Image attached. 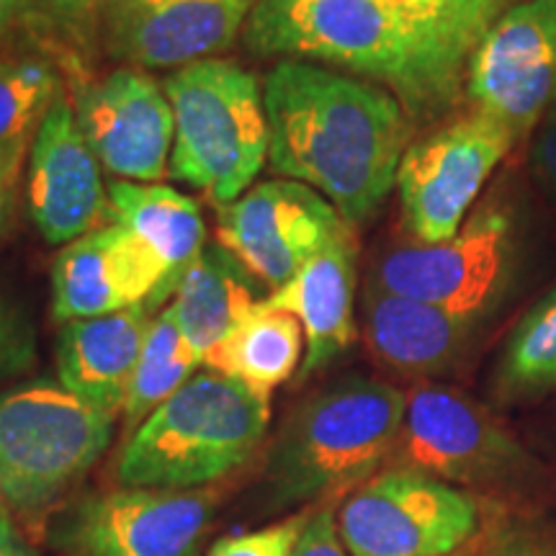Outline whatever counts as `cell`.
I'll use <instances>...</instances> for the list:
<instances>
[{
  "label": "cell",
  "instance_id": "5",
  "mask_svg": "<svg viewBox=\"0 0 556 556\" xmlns=\"http://www.w3.org/2000/svg\"><path fill=\"white\" fill-rule=\"evenodd\" d=\"M176 122L170 173L217 204L238 201L268 157L261 83L232 60H199L163 83Z\"/></svg>",
  "mask_w": 556,
  "mask_h": 556
},
{
  "label": "cell",
  "instance_id": "24",
  "mask_svg": "<svg viewBox=\"0 0 556 556\" xmlns=\"http://www.w3.org/2000/svg\"><path fill=\"white\" fill-rule=\"evenodd\" d=\"M304 330L294 315L258 302L206 358L208 371L240 381L250 392L270 400V392L289 381L304 361Z\"/></svg>",
  "mask_w": 556,
  "mask_h": 556
},
{
  "label": "cell",
  "instance_id": "15",
  "mask_svg": "<svg viewBox=\"0 0 556 556\" xmlns=\"http://www.w3.org/2000/svg\"><path fill=\"white\" fill-rule=\"evenodd\" d=\"M258 0H119L103 11L111 58L139 67H173L227 50Z\"/></svg>",
  "mask_w": 556,
  "mask_h": 556
},
{
  "label": "cell",
  "instance_id": "33",
  "mask_svg": "<svg viewBox=\"0 0 556 556\" xmlns=\"http://www.w3.org/2000/svg\"><path fill=\"white\" fill-rule=\"evenodd\" d=\"M21 157H24V152H9V155H0V238H3L5 225H9V217H11Z\"/></svg>",
  "mask_w": 556,
  "mask_h": 556
},
{
  "label": "cell",
  "instance_id": "19",
  "mask_svg": "<svg viewBox=\"0 0 556 556\" xmlns=\"http://www.w3.org/2000/svg\"><path fill=\"white\" fill-rule=\"evenodd\" d=\"M356 235L351 227L312 255L289 283L263 299L266 307L289 312L302 323L307 351L299 379L312 377L356 343Z\"/></svg>",
  "mask_w": 556,
  "mask_h": 556
},
{
  "label": "cell",
  "instance_id": "26",
  "mask_svg": "<svg viewBox=\"0 0 556 556\" xmlns=\"http://www.w3.org/2000/svg\"><path fill=\"white\" fill-rule=\"evenodd\" d=\"M199 366L201 361L186 343L176 312L173 307L160 312L150 323L142 356H139L135 379L124 402L122 413L127 426L135 430L144 417L155 413L165 400H170Z\"/></svg>",
  "mask_w": 556,
  "mask_h": 556
},
{
  "label": "cell",
  "instance_id": "34",
  "mask_svg": "<svg viewBox=\"0 0 556 556\" xmlns=\"http://www.w3.org/2000/svg\"><path fill=\"white\" fill-rule=\"evenodd\" d=\"M0 556H37L5 505H0Z\"/></svg>",
  "mask_w": 556,
  "mask_h": 556
},
{
  "label": "cell",
  "instance_id": "4",
  "mask_svg": "<svg viewBox=\"0 0 556 556\" xmlns=\"http://www.w3.org/2000/svg\"><path fill=\"white\" fill-rule=\"evenodd\" d=\"M255 54L323 62L392 90L409 119L438 106L415 41L381 0H258L245 24Z\"/></svg>",
  "mask_w": 556,
  "mask_h": 556
},
{
  "label": "cell",
  "instance_id": "30",
  "mask_svg": "<svg viewBox=\"0 0 556 556\" xmlns=\"http://www.w3.org/2000/svg\"><path fill=\"white\" fill-rule=\"evenodd\" d=\"M291 556H351L345 552L343 541H340L336 503H323L315 507Z\"/></svg>",
  "mask_w": 556,
  "mask_h": 556
},
{
  "label": "cell",
  "instance_id": "6",
  "mask_svg": "<svg viewBox=\"0 0 556 556\" xmlns=\"http://www.w3.org/2000/svg\"><path fill=\"white\" fill-rule=\"evenodd\" d=\"M114 415L54 381L0 394V505L37 518L109 448Z\"/></svg>",
  "mask_w": 556,
  "mask_h": 556
},
{
  "label": "cell",
  "instance_id": "29",
  "mask_svg": "<svg viewBox=\"0 0 556 556\" xmlns=\"http://www.w3.org/2000/svg\"><path fill=\"white\" fill-rule=\"evenodd\" d=\"M31 353L34 338L29 325L0 299V379L29 366Z\"/></svg>",
  "mask_w": 556,
  "mask_h": 556
},
{
  "label": "cell",
  "instance_id": "2",
  "mask_svg": "<svg viewBox=\"0 0 556 556\" xmlns=\"http://www.w3.org/2000/svg\"><path fill=\"white\" fill-rule=\"evenodd\" d=\"M405 392L345 377L287 417L268 454L270 495L281 505L336 503L379 475L397 443Z\"/></svg>",
  "mask_w": 556,
  "mask_h": 556
},
{
  "label": "cell",
  "instance_id": "21",
  "mask_svg": "<svg viewBox=\"0 0 556 556\" xmlns=\"http://www.w3.org/2000/svg\"><path fill=\"white\" fill-rule=\"evenodd\" d=\"M413 37L438 106H454L467 70L492 26L520 0H381Z\"/></svg>",
  "mask_w": 556,
  "mask_h": 556
},
{
  "label": "cell",
  "instance_id": "17",
  "mask_svg": "<svg viewBox=\"0 0 556 556\" xmlns=\"http://www.w3.org/2000/svg\"><path fill=\"white\" fill-rule=\"evenodd\" d=\"M29 212L41 238L52 245H70L109 217L101 160L90 150L75 122V111L62 93L34 139Z\"/></svg>",
  "mask_w": 556,
  "mask_h": 556
},
{
  "label": "cell",
  "instance_id": "18",
  "mask_svg": "<svg viewBox=\"0 0 556 556\" xmlns=\"http://www.w3.org/2000/svg\"><path fill=\"white\" fill-rule=\"evenodd\" d=\"M477 325L435 304L366 287V348L374 364L400 379L420 384L454 371L467 356Z\"/></svg>",
  "mask_w": 556,
  "mask_h": 556
},
{
  "label": "cell",
  "instance_id": "16",
  "mask_svg": "<svg viewBox=\"0 0 556 556\" xmlns=\"http://www.w3.org/2000/svg\"><path fill=\"white\" fill-rule=\"evenodd\" d=\"M168 281V268L148 242L122 225L83 235L62 250L52 268V315L58 323L106 317L148 304Z\"/></svg>",
  "mask_w": 556,
  "mask_h": 556
},
{
  "label": "cell",
  "instance_id": "13",
  "mask_svg": "<svg viewBox=\"0 0 556 556\" xmlns=\"http://www.w3.org/2000/svg\"><path fill=\"white\" fill-rule=\"evenodd\" d=\"M212 500L197 492L122 490L86 497L62 526L70 556H199Z\"/></svg>",
  "mask_w": 556,
  "mask_h": 556
},
{
  "label": "cell",
  "instance_id": "25",
  "mask_svg": "<svg viewBox=\"0 0 556 556\" xmlns=\"http://www.w3.org/2000/svg\"><path fill=\"white\" fill-rule=\"evenodd\" d=\"M495 392L503 402L556 392V287L518 319L497 361Z\"/></svg>",
  "mask_w": 556,
  "mask_h": 556
},
{
  "label": "cell",
  "instance_id": "27",
  "mask_svg": "<svg viewBox=\"0 0 556 556\" xmlns=\"http://www.w3.org/2000/svg\"><path fill=\"white\" fill-rule=\"evenodd\" d=\"M60 93V75L45 60L0 58V155L26 152Z\"/></svg>",
  "mask_w": 556,
  "mask_h": 556
},
{
  "label": "cell",
  "instance_id": "37",
  "mask_svg": "<svg viewBox=\"0 0 556 556\" xmlns=\"http://www.w3.org/2000/svg\"><path fill=\"white\" fill-rule=\"evenodd\" d=\"M103 5H109V3H119V0H101Z\"/></svg>",
  "mask_w": 556,
  "mask_h": 556
},
{
  "label": "cell",
  "instance_id": "36",
  "mask_svg": "<svg viewBox=\"0 0 556 556\" xmlns=\"http://www.w3.org/2000/svg\"><path fill=\"white\" fill-rule=\"evenodd\" d=\"M21 3H24V0H0V34L9 29L11 18L18 13Z\"/></svg>",
  "mask_w": 556,
  "mask_h": 556
},
{
  "label": "cell",
  "instance_id": "10",
  "mask_svg": "<svg viewBox=\"0 0 556 556\" xmlns=\"http://www.w3.org/2000/svg\"><path fill=\"white\" fill-rule=\"evenodd\" d=\"M518 139L471 111L409 142L397 170L402 225L415 242H443L462 229L486 178Z\"/></svg>",
  "mask_w": 556,
  "mask_h": 556
},
{
  "label": "cell",
  "instance_id": "32",
  "mask_svg": "<svg viewBox=\"0 0 556 556\" xmlns=\"http://www.w3.org/2000/svg\"><path fill=\"white\" fill-rule=\"evenodd\" d=\"M45 3L47 11H50V18L47 21L52 26H65L67 31L78 34L80 26L86 24L101 0H45Z\"/></svg>",
  "mask_w": 556,
  "mask_h": 556
},
{
  "label": "cell",
  "instance_id": "8",
  "mask_svg": "<svg viewBox=\"0 0 556 556\" xmlns=\"http://www.w3.org/2000/svg\"><path fill=\"white\" fill-rule=\"evenodd\" d=\"M479 531V503L462 486L381 469L338 505L351 556H451Z\"/></svg>",
  "mask_w": 556,
  "mask_h": 556
},
{
  "label": "cell",
  "instance_id": "9",
  "mask_svg": "<svg viewBox=\"0 0 556 556\" xmlns=\"http://www.w3.org/2000/svg\"><path fill=\"white\" fill-rule=\"evenodd\" d=\"M528 467L523 446L469 394L430 381L405 392V417L384 469L479 486L513 479Z\"/></svg>",
  "mask_w": 556,
  "mask_h": 556
},
{
  "label": "cell",
  "instance_id": "11",
  "mask_svg": "<svg viewBox=\"0 0 556 556\" xmlns=\"http://www.w3.org/2000/svg\"><path fill=\"white\" fill-rule=\"evenodd\" d=\"M479 114L526 137L556 109V0H520L492 26L467 70Z\"/></svg>",
  "mask_w": 556,
  "mask_h": 556
},
{
  "label": "cell",
  "instance_id": "14",
  "mask_svg": "<svg viewBox=\"0 0 556 556\" xmlns=\"http://www.w3.org/2000/svg\"><path fill=\"white\" fill-rule=\"evenodd\" d=\"M75 122L111 176L152 184L165 176L176 122L165 90L137 67L75 86Z\"/></svg>",
  "mask_w": 556,
  "mask_h": 556
},
{
  "label": "cell",
  "instance_id": "31",
  "mask_svg": "<svg viewBox=\"0 0 556 556\" xmlns=\"http://www.w3.org/2000/svg\"><path fill=\"white\" fill-rule=\"evenodd\" d=\"M531 165L541 189L548 193V199L556 201V109L541 124L531 150Z\"/></svg>",
  "mask_w": 556,
  "mask_h": 556
},
{
  "label": "cell",
  "instance_id": "12",
  "mask_svg": "<svg viewBox=\"0 0 556 556\" xmlns=\"http://www.w3.org/2000/svg\"><path fill=\"white\" fill-rule=\"evenodd\" d=\"M345 229L323 193L291 178L253 186L219 214L222 245L274 291Z\"/></svg>",
  "mask_w": 556,
  "mask_h": 556
},
{
  "label": "cell",
  "instance_id": "23",
  "mask_svg": "<svg viewBox=\"0 0 556 556\" xmlns=\"http://www.w3.org/2000/svg\"><path fill=\"white\" fill-rule=\"evenodd\" d=\"M109 217L135 232L142 242H148L168 268V281L155 304L176 294L180 276L204 250L206 227L199 206L168 186L111 180Z\"/></svg>",
  "mask_w": 556,
  "mask_h": 556
},
{
  "label": "cell",
  "instance_id": "3",
  "mask_svg": "<svg viewBox=\"0 0 556 556\" xmlns=\"http://www.w3.org/2000/svg\"><path fill=\"white\" fill-rule=\"evenodd\" d=\"M268 402L225 374H193L131 430L116 462V482L176 492L217 482L261 448Z\"/></svg>",
  "mask_w": 556,
  "mask_h": 556
},
{
  "label": "cell",
  "instance_id": "28",
  "mask_svg": "<svg viewBox=\"0 0 556 556\" xmlns=\"http://www.w3.org/2000/svg\"><path fill=\"white\" fill-rule=\"evenodd\" d=\"M312 513L302 510L296 516H289L278 523H270L258 531L235 533V536H222L214 541L206 556H291L307 528Z\"/></svg>",
  "mask_w": 556,
  "mask_h": 556
},
{
  "label": "cell",
  "instance_id": "1",
  "mask_svg": "<svg viewBox=\"0 0 556 556\" xmlns=\"http://www.w3.org/2000/svg\"><path fill=\"white\" fill-rule=\"evenodd\" d=\"M268 160L323 193L351 227L366 225L397 186L409 116L392 90L302 60H281L263 83Z\"/></svg>",
  "mask_w": 556,
  "mask_h": 556
},
{
  "label": "cell",
  "instance_id": "20",
  "mask_svg": "<svg viewBox=\"0 0 556 556\" xmlns=\"http://www.w3.org/2000/svg\"><path fill=\"white\" fill-rule=\"evenodd\" d=\"M150 307L114 312L65 323L58 343L60 384L109 415H119L135 379L144 338L150 330Z\"/></svg>",
  "mask_w": 556,
  "mask_h": 556
},
{
  "label": "cell",
  "instance_id": "35",
  "mask_svg": "<svg viewBox=\"0 0 556 556\" xmlns=\"http://www.w3.org/2000/svg\"><path fill=\"white\" fill-rule=\"evenodd\" d=\"M484 556H556V552L546 544H536V541L516 539V541H505V544H500L495 552Z\"/></svg>",
  "mask_w": 556,
  "mask_h": 556
},
{
  "label": "cell",
  "instance_id": "22",
  "mask_svg": "<svg viewBox=\"0 0 556 556\" xmlns=\"http://www.w3.org/2000/svg\"><path fill=\"white\" fill-rule=\"evenodd\" d=\"M255 278L225 245H208L180 276L173 312L186 343L201 366L217 351L222 340L248 315L255 299Z\"/></svg>",
  "mask_w": 556,
  "mask_h": 556
},
{
  "label": "cell",
  "instance_id": "7",
  "mask_svg": "<svg viewBox=\"0 0 556 556\" xmlns=\"http://www.w3.org/2000/svg\"><path fill=\"white\" fill-rule=\"evenodd\" d=\"M516 225L497 204L479 206L454 238L387 250L377 261L374 287L435 304L471 323H482L510 283Z\"/></svg>",
  "mask_w": 556,
  "mask_h": 556
}]
</instances>
